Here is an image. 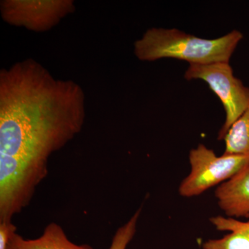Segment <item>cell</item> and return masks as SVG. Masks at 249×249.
<instances>
[{
  "label": "cell",
  "mask_w": 249,
  "mask_h": 249,
  "mask_svg": "<svg viewBox=\"0 0 249 249\" xmlns=\"http://www.w3.org/2000/svg\"><path fill=\"white\" fill-rule=\"evenodd\" d=\"M85 105L78 83L34 59L0 70V222L31 202L51 156L83 129Z\"/></svg>",
  "instance_id": "6da1fadb"
},
{
  "label": "cell",
  "mask_w": 249,
  "mask_h": 249,
  "mask_svg": "<svg viewBox=\"0 0 249 249\" xmlns=\"http://www.w3.org/2000/svg\"><path fill=\"white\" fill-rule=\"evenodd\" d=\"M242 38L243 34L238 30L217 38L205 39L177 29L151 28L134 42V53L142 61L174 58L189 65L230 62Z\"/></svg>",
  "instance_id": "7a4b0ae2"
},
{
  "label": "cell",
  "mask_w": 249,
  "mask_h": 249,
  "mask_svg": "<svg viewBox=\"0 0 249 249\" xmlns=\"http://www.w3.org/2000/svg\"><path fill=\"white\" fill-rule=\"evenodd\" d=\"M188 80H201L222 101L225 111L224 124L218 134L224 140L226 134L249 106V88L234 76L230 62L196 65L191 64L184 75Z\"/></svg>",
  "instance_id": "3957f363"
},
{
  "label": "cell",
  "mask_w": 249,
  "mask_h": 249,
  "mask_svg": "<svg viewBox=\"0 0 249 249\" xmlns=\"http://www.w3.org/2000/svg\"><path fill=\"white\" fill-rule=\"evenodd\" d=\"M189 162L191 171L178 188L183 197L200 196L225 182L249 164V157L224 154L217 157L213 150L201 143L190 152Z\"/></svg>",
  "instance_id": "277c9868"
},
{
  "label": "cell",
  "mask_w": 249,
  "mask_h": 249,
  "mask_svg": "<svg viewBox=\"0 0 249 249\" xmlns=\"http://www.w3.org/2000/svg\"><path fill=\"white\" fill-rule=\"evenodd\" d=\"M76 11L73 0H1L4 22L36 33L47 32Z\"/></svg>",
  "instance_id": "5b68a950"
},
{
  "label": "cell",
  "mask_w": 249,
  "mask_h": 249,
  "mask_svg": "<svg viewBox=\"0 0 249 249\" xmlns=\"http://www.w3.org/2000/svg\"><path fill=\"white\" fill-rule=\"evenodd\" d=\"M217 204L229 217H249V163L217 187Z\"/></svg>",
  "instance_id": "8992f818"
},
{
  "label": "cell",
  "mask_w": 249,
  "mask_h": 249,
  "mask_svg": "<svg viewBox=\"0 0 249 249\" xmlns=\"http://www.w3.org/2000/svg\"><path fill=\"white\" fill-rule=\"evenodd\" d=\"M7 249H94L88 245H78L69 240L62 228L55 222L46 227L40 237L27 240L15 233Z\"/></svg>",
  "instance_id": "52a82bcc"
},
{
  "label": "cell",
  "mask_w": 249,
  "mask_h": 249,
  "mask_svg": "<svg viewBox=\"0 0 249 249\" xmlns=\"http://www.w3.org/2000/svg\"><path fill=\"white\" fill-rule=\"evenodd\" d=\"M210 221L217 230L231 232L222 238L206 241L203 249H249V220L241 222L234 218L217 216Z\"/></svg>",
  "instance_id": "ba28073f"
},
{
  "label": "cell",
  "mask_w": 249,
  "mask_h": 249,
  "mask_svg": "<svg viewBox=\"0 0 249 249\" xmlns=\"http://www.w3.org/2000/svg\"><path fill=\"white\" fill-rule=\"evenodd\" d=\"M224 155H243L249 157V106L232 124L224 138Z\"/></svg>",
  "instance_id": "9c48e42d"
},
{
  "label": "cell",
  "mask_w": 249,
  "mask_h": 249,
  "mask_svg": "<svg viewBox=\"0 0 249 249\" xmlns=\"http://www.w3.org/2000/svg\"><path fill=\"white\" fill-rule=\"evenodd\" d=\"M142 209H139L125 224L116 231L109 249H127L137 231V223Z\"/></svg>",
  "instance_id": "30bf717a"
},
{
  "label": "cell",
  "mask_w": 249,
  "mask_h": 249,
  "mask_svg": "<svg viewBox=\"0 0 249 249\" xmlns=\"http://www.w3.org/2000/svg\"><path fill=\"white\" fill-rule=\"evenodd\" d=\"M16 233V227L12 221L0 222V249H7L10 240Z\"/></svg>",
  "instance_id": "8fae6325"
}]
</instances>
